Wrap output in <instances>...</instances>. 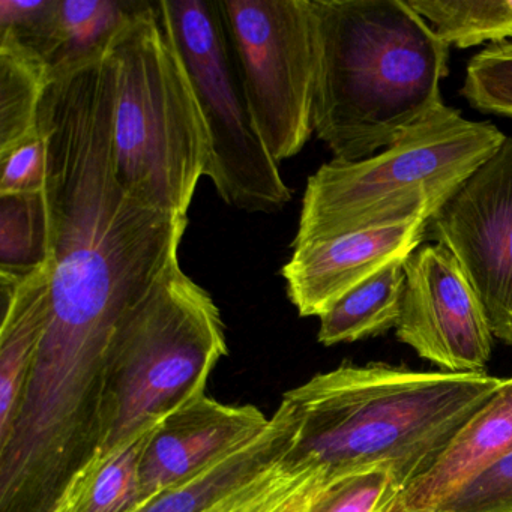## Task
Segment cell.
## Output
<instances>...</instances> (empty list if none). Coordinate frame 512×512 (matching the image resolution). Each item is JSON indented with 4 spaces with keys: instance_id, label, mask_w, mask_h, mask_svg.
<instances>
[{
    "instance_id": "cell-1",
    "label": "cell",
    "mask_w": 512,
    "mask_h": 512,
    "mask_svg": "<svg viewBox=\"0 0 512 512\" xmlns=\"http://www.w3.org/2000/svg\"><path fill=\"white\" fill-rule=\"evenodd\" d=\"M502 380L488 373L344 364L284 394L298 433L283 464L323 484L374 466L391 469L389 497L424 473Z\"/></svg>"
},
{
    "instance_id": "cell-2",
    "label": "cell",
    "mask_w": 512,
    "mask_h": 512,
    "mask_svg": "<svg viewBox=\"0 0 512 512\" xmlns=\"http://www.w3.org/2000/svg\"><path fill=\"white\" fill-rule=\"evenodd\" d=\"M314 133L334 160L373 157L445 106L449 46L407 0H311Z\"/></svg>"
},
{
    "instance_id": "cell-3",
    "label": "cell",
    "mask_w": 512,
    "mask_h": 512,
    "mask_svg": "<svg viewBox=\"0 0 512 512\" xmlns=\"http://www.w3.org/2000/svg\"><path fill=\"white\" fill-rule=\"evenodd\" d=\"M110 53L116 62V178L143 205L188 217L211 167L212 139L157 2H136Z\"/></svg>"
},
{
    "instance_id": "cell-4",
    "label": "cell",
    "mask_w": 512,
    "mask_h": 512,
    "mask_svg": "<svg viewBox=\"0 0 512 512\" xmlns=\"http://www.w3.org/2000/svg\"><path fill=\"white\" fill-rule=\"evenodd\" d=\"M508 137L442 106L385 151L332 160L308 178L292 248L407 221H430Z\"/></svg>"
},
{
    "instance_id": "cell-5",
    "label": "cell",
    "mask_w": 512,
    "mask_h": 512,
    "mask_svg": "<svg viewBox=\"0 0 512 512\" xmlns=\"http://www.w3.org/2000/svg\"><path fill=\"white\" fill-rule=\"evenodd\" d=\"M227 353L220 308L175 263L116 326L100 404L106 455L205 395Z\"/></svg>"
},
{
    "instance_id": "cell-6",
    "label": "cell",
    "mask_w": 512,
    "mask_h": 512,
    "mask_svg": "<svg viewBox=\"0 0 512 512\" xmlns=\"http://www.w3.org/2000/svg\"><path fill=\"white\" fill-rule=\"evenodd\" d=\"M157 7L208 122L212 163L206 178L227 205L280 211L292 191L257 133L218 2L164 0Z\"/></svg>"
},
{
    "instance_id": "cell-7",
    "label": "cell",
    "mask_w": 512,
    "mask_h": 512,
    "mask_svg": "<svg viewBox=\"0 0 512 512\" xmlns=\"http://www.w3.org/2000/svg\"><path fill=\"white\" fill-rule=\"evenodd\" d=\"M257 133L289 160L314 133L316 25L311 0H218Z\"/></svg>"
},
{
    "instance_id": "cell-8",
    "label": "cell",
    "mask_w": 512,
    "mask_h": 512,
    "mask_svg": "<svg viewBox=\"0 0 512 512\" xmlns=\"http://www.w3.org/2000/svg\"><path fill=\"white\" fill-rule=\"evenodd\" d=\"M428 227L460 263L494 338L512 347V139L458 188Z\"/></svg>"
},
{
    "instance_id": "cell-9",
    "label": "cell",
    "mask_w": 512,
    "mask_h": 512,
    "mask_svg": "<svg viewBox=\"0 0 512 512\" xmlns=\"http://www.w3.org/2000/svg\"><path fill=\"white\" fill-rule=\"evenodd\" d=\"M404 274L398 340L445 373H487L494 335L454 254L421 245L404 262Z\"/></svg>"
},
{
    "instance_id": "cell-10",
    "label": "cell",
    "mask_w": 512,
    "mask_h": 512,
    "mask_svg": "<svg viewBox=\"0 0 512 512\" xmlns=\"http://www.w3.org/2000/svg\"><path fill=\"white\" fill-rule=\"evenodd\" d=\"M269 421L257 407L229 406L206 394L170 413L158 422L143 452V503L244 448Z\"/></svg>"
},
{
    "instance_id": "cell-11",
    "label": "cell",
    "mask_w": 512,
    "mask_h": 512,
    "mask_svg": "<svg viewBox=\"0 0 512 512\" xmlns=\"http://www.w3.org/2000/svg\"><path fill=\"white\" fill-rule=\"evenodd\" d=\"M428 224L419 218L295 248L281 271L290 302L299 316L322 317L344 295L421 247Z\"/></svg>"
},
{
    "instance_id": "cell-12",
    "label": "cell",
    "mask_w": 512,
    "mask_h": 512,
    "mask_svg": "<svg viewBox=\"0 0 512 512\" xmlns=\"http://www.w3.org/2000/svg\"><path fill=\"white\" fill-rule=\"evenodd\" d=\"M512 451V377L452 436L421 475L377 512H431L467 482Z\"/></svg>"
},
{
    "instance_id": "cell-13",
    "label": "cell",
    "mask_w": 512,
    "mask_h": 512,
    "mask_svg": "<svg viewBox=\"0 0 512 512\" xmlns=\"http://www.w3.org/2000/svg\"><path fill=\"white\" fill-rule=\"evenodd\" d=\"M55 263L25 277L0 272V439L16 422L23 392L47 331Z\"/></svg>"
},
{
    "instance_id": "cell-14",
    "label": "cell",
    "mask_w": 512,
    "mask_h": 512,
    "mask_svg": "<svg viewBox=\"0 0 512 512\" xmlns=\"http://www.w3.org/2000/svg\"><path fill=\"white\" fill-rule=\"evenodd\" d=\"M298 433V413L281 401L268 428L244 448L143 503L136 512H205L283 463Z\"/></svg>"
},
{
    "instance_id": "cell-15",
    "label": "cell",
    "mask_w": 512,
    "mask_h": 512,
    "mask_svg": "<svg viewBox=\"0 0 512 512\" xmlns=\"http://www.w3.org/2000/svg\"><path fill=\"white\" fill-rule=\"evenodd\" d=\"M136 2L50 0L26 46L46 58L53 70L106 52Z\"/></svg>"
},
{
    "instance_id": "cell-16",
    "label": "cell",
    "mask_w": 512,
    "mask_h": 512,
    "mask_svg": "<svg viewBox=\"0 0 512 512\" xmlns=\"http://www.w3.org/2000/svg\"><path fill=\"white\" fill-rule=\"evenodd\" d=\"M52 79L43 55L0 31V157L41 136V106Z\"/></svg>"
},
{
    "instance_id": "cell-17",
    "label": "cell",
    "mask_w": 512,
    "mask_h": 512,
    "mask_svg": "<svg viewBox=\"0 0 512 512\" xmlns=\"http://www.w3.org/2000/svg\"><path fill=\"white\" fill-rule=\"evenodd\" d=\"M157 425L110 454L95 455L71 479L53 512H136L143 505L140 463Z\"/></svg>"
},
{
    "instance_id": "cell-18",
    "label": "cell",
    "mask_w": 512,
    "mask_h": 512,
    "mask_svg": "<svg viewBox=\"0 0 512 512\" xmlns=\"http://www.w3.org/2000/svg\"><path fill=\"white\" fill-rule=\"evenodd\" d=\"M404 262L397 260L344 295L320 319L317 340L323 346L355 343L397 326L403 305Z\"/></svg>"
},
{
    "instance_id": "cell-19",
    "label": "cell",
    "mask_w": 512,
    "mask_h": 512,
    "mask_svg": "<svg viewBox=\"0 0 512 512\" xmlns=\"http://www.w3.org/2000/svg\"><path fill=\"white\" fill-rule=\"evenodd\" d=\"M55 263L49 191L0 196V272L25 277Z\"/></svg>"
},
{
    "instance_id": "cell-20",
    "label": "cell",
    "mask_w": 512,
    "mask_h": 512,
    "mask_svg": "<svg viewBox=\"0 0 512 512\" xmlns=\"http://www.w3.org/2000/svg\"><path fill=\"white\" fill-rule=\"evenodd\" d=\"M434 34L457 49L512 40V0H407Z\"/></svg>"
},
{
    "instance_id": "cell-21",
    "label": "cell",
    "mask_w": 512,
    "mask_h": 512,
    "mask_svg": "<svg viewBox=\"0 0 512 512\" xmlns=\"http://www.w3.org/2000/svg\"><path fill=\"white\" fill-rule=\"evenodd\" d=\"M461 95L479 112L512 118V40L470 59Z\"/></svg>"
},
{
    "instance_id": "cell-22",
    "label": "cell",
    "mask_w": 512,
    "mask_h": 512,
    "mask_svg": "<svg viewBox=\"0 0 512 512\" xmlns=\"http://www.w3.org/2000/svg\"><path fill=\"white\" fill-rule=\"evenodd\" d=\"M392 472L386 466L347 473L320 485L305 512H377L391 494Z\"/></svg>"
},
{
    "instance_id": "cell-23",
    "label": "cell",
    "mask_w": 512,
    "mask_h": 512,
    "mask_svg": "<svg viewBox=\"0 0 512 512\" xmlns=\"http://www.w3.org/2000/svg\"><path fill=\"white\" fill-rule=\"evenodd\" d=\"M431 512H512V451Z\"/></svg>"
},
{
    "instance_id": "cell-24",
    "label": "cell",
    "mask_w": 512,
    "mask_h": 512,
    "mask_svg": "<svg viewBox=\"0 0 512 512\" xmlns=\"http://www.w3.org/2000/svg\"><path fill=\"white\" fill-rule=\"evenodd\" d=\"M316 476H320L319 473L292 472L281 463L253 484L230 494L205 512H268Z\"/></svg>"
},
{
    "instance_id": "cell-25",
    "label": "cell",
    "mask_w": 512,
    "mask_h": 512,
    "mask_svg": "<svg viewBox=\"0 0 512 512\" xmlns=\"http://www.w3.org/2000/svg\"><path fill=\"white\" fill-rule=\"evenodd\" d=\"M0 169V196L46 191L49 184V152L43 133L0 157Z\"/></svg>"
},
{
    "instance_id": "cell-26",
    "label": "cell",
    "mask_w": 512,
    "mask_h": 512,
    "mask_svg": "<svg viewBox=\"0 0 512 512\" xmlns=\"http://www.w3.org/2000/svg\"><path fill=\"white\" fill-rule=\"evenodd\" d=\"M322 484L323 482L320 476L311 478L310 481L301 485L295 493L290 494V496L286 497L283 502L278 503L275 508H272L271 511L268 512H305L314 491H316Z\"/></svg>"
}]
</instances>
